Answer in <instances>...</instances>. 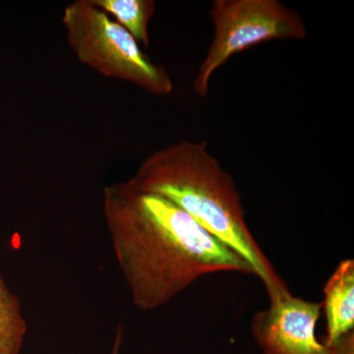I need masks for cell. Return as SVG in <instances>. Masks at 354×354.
<instances>
[{
  "mask_svg": "<svg viewBox=\"0 0 354 354\" xmlns=\"http://www.w3.org/2000/svg\"><path fill=\"white\" fill-rule=\"evenodd\" d=\"M102 212L116 264L142 311L165 306L208 274H253L245 261L174 203L127 181L104 186Z\"/></svg>",
  "mask_w": 354,
  "mask_h": 354,
  "instance_id": "cell-1",
  "label": "cell"
},
{
  "mask_svg": "<svg viewBox=\"0 0 354 354\" xmlns=\"http://www.w3.org/2000/svg\"><path fill=\"white\" fill-rule=\"evenodd\" d=\"M127 181L169 200L232 249L262 281L270 300L290 291L248 227L234 178L207 141H183L156 151Z\"/></svg>",
  "mask_w": 354,
  "mask_h": 354,
  "instance_id": "cell-2",
  "label": "cell"
},
{
  "mask_svg": "<svg viewBox=\"0 0 354 354\" xmlns=\"http://www.w3.org/2000/svg\"><path fill=\"white\" fill-rule=\"evenodd\" d=\"M62 24L81 64L150 94H171L174 82L167 70L153 62L138 41L92 0H75L65 7Z\"/></svg>",
  "mask_w": 354,
  "mask_h": 354,
  "instance_id": "cell-3",
  "label": "cell"
},
{
  "mask_svg": "<svg viewBox=\"0 0 354 354\" xmlns=\"http://www.w3.org/2000/svg\"><path fill=\"white\" fill-rule=\"evenodd\" d=\"M209 15L214 37L192 84L200 97L209 94L215 72L237 53L274 39L307 36L300 14L279 0H215Z\"/></svg>",
  "mask_w": 354,
  "mask_h": 354,
  "instance_id": "cell-4",
  "label": "cell"
},
{
  "mask_svg": "<svg viewBox=\"0 0 354 354\" xmlns=\"http://www.w3.org/2000/svg\"><path fill=\"white\" fill-rule=\"evenodd\" d=\"M322 309V304L295 297L290 291L281 293L254 315V339L264 354H354L353 332L333 346L317 339Z\"/></svg>",
  "mask_w": 354,
  "mask_h": 354,
  "instance_id": "cell-5",
  "label": "cell"
},
{
  "mask_svg": "<svg viewBox=\"0 0 354 354\" xmlns=\"http://www.w3.org/2000/svg\"><path fill=\"white\" fill-rule=\"evenodd\" d=\"M327 337L324 344L333 346L354 329V261H342L324 286L322 302Z\"/></svg>",
  "mask_w": 354,
  "mask_h": 354,
  "instance_id": "cell-6",
  "label": "cell"
},
{
  "mask_svg": "<svg viewBox=\"0 0 354 354\" xmlns=\"http://www.w3.org/2000/svg\"><path fill=\"white\" fill-rule=\"evenodd\" d=\"M92 2L124 28L139 44L146 48L150 46L149 24L156 11L153 0H92Z\"/></svg>",
  "mask_w": 354,
  "mask_h": 354,
  "instance_id": "cell-7",
  "label": "cell"
},
{
  "mask_svg": "<svg viewBox=\"0 0 354 354\" xmlns=\"http://www.w3.org/2000/svg\"><path fill=\"white\" fill-rule=\"evenodd\" d=\"M27 330L19 298L9 290L0 272V354H19Z\"/></svg>",
  "mask_w": 354,
  "mask_h": 354,
  "instance_id": "cell-8",
  "label": "cell"
},
{
  "mask_svg": "<svg viewBox=\"0 0 354 354\" xmlns=\"http://www.w3.org/2000/svg\"><path fill=\"white\" fill-rule=\"evenodd\" d=\"M123 335H124V329H123V326L120 324L118 329H116L115 335H114L113 348H111V353L109 354H120Z\"/></svg>",
  "mask_w": 354,
  "mask_h": 354,
  "instance_id": "cell-9",
  "label": "cell"
}]
</instances>
